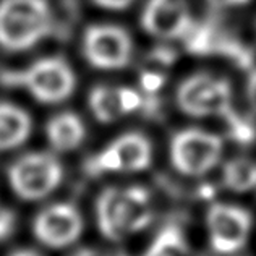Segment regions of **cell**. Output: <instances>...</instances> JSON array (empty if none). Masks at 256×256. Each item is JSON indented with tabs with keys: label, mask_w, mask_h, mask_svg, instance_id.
<instances>
[{
	"label": "cell",
	"mask_w": 256,
	"mask_h": 256,
	"mask_svg": "<svg viewBox=\"0 0 256 256\" xmlns=\"http://www.w3.org/2000/svg\"><path fill=\"white\" fill-rule=\"evenodd\" d=\"M100 232L109 240H122L151 222L152 208L150 192L141 186L107 188L96 203Z\"/></svg>",
	"instance_id": "1"
},
{
	"label": "cell",
	"mask_w": 256,
	"mask_h": 256,
	"mask_svg": "<svg viewBox=\"0 0 256 256\" xmlns=\"http://www.w3.org/2000/svg\"><path fill=\"white\" fill-rule=\"evenodd\" d=\"M54 13L47 0H0V47L8 52L32 49L49 36Z\"/></svg>",
	"instance_id": "2"
},
{
	"label": "cell",
	"mask_w": 256,
	"mask_h": 256,
	"mask_svg": "<svg viewBox=\"0 0 256 256\" xmlns=\"http://www.w3.org/2000/svg\"><path fill=\"white\" fill-rule=\"evenodd\" d=\"M64 178V167L50 152H28L8 167V182L18 198L39 201L56 192Z\"/></svg>",
	"instance_id": "3"
},
{
	"label": "cell",
	"mask_w": 256,
	"mask_h": 256,
	"mask_svg": "<svg viewBox=\"0 0 256 256\" xmlns=\"http://www.w3.org/2000/svg\"><path fill=\"white\" fill-rule=\"evenodd\" d=\"M41 104H58L68 99L76 86L75 72L62 57H44L28 68L10 75Z\"/></svg>",
	"instance_id": "4"
},
{
	"label": "cell",
	"mask_w": 256,
	"mask_h": 256,
	"mask_svg": "<svg viewBox=\"0 0 256 256\" xmlns=\"http://www.w3.org/2000/svg\"><path fill=\"white\" fill-rule=\"evenodd\" d=\"M177 106L190 117L227 116L232 106V90L227 80L196 73L180 83Z\"/></svg>",
	"instance_id": "5"
},
{
	"label": "cell",
	"mask_w": 256,
	"mask_h": 256,
	"mask_svg": "<svg viewBox=\"0 0 256 256\" xmlns=\"http://www.w3.org/2000/svg\"><path fill=\"white\" fill-rule=\"evenodd\" d=\"M224 143L218 134L186 128L170 141V162L180 174L200 177L208 174L220 160Z\"/></svg>",
	"instance_id": "6"
},
{
	"label": "cell",
	"mask_w": 256,
	"mask_h": 256,
	"mask_svg": "<svg viewBox=\"0 0 256 256\" xmlns=\"http://www.w3.org/2000/svg\"><path fill=\"white\" fill-rule=\"evenodd\" d=\"M83 57L92 68L122 70L132 62L133 39L117 24H91L83 32Z\"/></svg>",
	"instance_id": "7"
},
{
	"label": "cell",
	"mask_w": 256,
	"mask_h": 256,
	"mask_svg": "<svg viewBox=\"0 0 256 256\" xmlns=\"http://www.w3.org/2000/svg\"><path fill=\"white\" fill-rule=\"evenodd\" d=\"M206 226L214 250L220 254H232L246 245L253 219L244 208L218 203L208 210Z\"/></svg>",
	"instance_id": "8"
},
{
	"label": "cell",
	"mask_w": 256,
	"mask_h": 256,
	"mask_svg": "<svg viewBox=\"0 0 256 256\" xmlns=\"http://www.w3.org/2000/svg\"><path fill=\"white\" fill-rule=\"evenodd\" d=\"M152 148L150 140L141 133H125L107 144L92 159L91 169L100 172H141L150 167Z\"/></svg>",
	"instance_id": "9"
},
{
	"label": "cell",
	"mask_w": 256,
	"mask_h": 256,
	"mask_svg": "<svg viewBox=\"0 0 256 256\" xmlns=\"http://www.w3.org/2000/svg\"><path fill=\"white\" fill-rule=\"evenodd\" d=\"M83 216L70 203H56L36 216L32 232L42 245L58 250L73 245L83 234Z\"/></svg>",
	"instance_id": "10"
},
{
	"label": "cell",
	"mask_w": 256,
	"mask_h": 256,
	"mask_svg": "<svg viewBox=\"0 0 256 256\" xmlns=\"http://www.w3.org/2000/svg\"><path fill=\"white\" fill-rule=\"evenodd\" d=\"M143 30L158 39H177L192 26L186 0H148L141 13Z\"/></svg>",
	"instance_id": "11"
},
{
	"label": "cell",
	"mask_w": 256,
	"mask_h": 256,
	"mask_svg": "<svg viewBox=\"0 0 256 256\" xmlns=\"http://www.w3.org/2000/svg\"><path fill=\"white\" fill-rule=\"evenodd\" d=\"M88 104L94 118L102 124H112L136 110L141 104V98L130 88L96 86L90 92Z\"/></svg>",
	"instance_id": "12"
},
{
	"label": "cell",
	"mask_w": 256,
	"mask_h": 256,
	"mask_svg": "<svg viewBox=\"0 0 256 256\" xmlns=\"http://www.w3.org/2000/svg\"><path fill=\"white\" fill-rule=\"evenodd\" d=\"M46 134L49 144L57 152H68L82 146L86 128L76 114L60 112L47 122Z\"/></svg>",
	"instance_id": "13"
},
{
	"label": "cell",
	"mask_w": 256,
	"mask_h": 256,
	"mask_svg": "<svg viewBox=\"0 0 256 256\" xmlns=\"http://www.w3.org/2000/svg\"><path fill=\"white\" fill-rule=\"evenodd\" d=\"M30 114L12 102L0 100V151L20 148L31 134Z\"/></svg>",
	"instance_id": "14"
},
{
	"label": "cell",
	"mask_w": 256,
	"mask_h": 256,
	"mask_svg": "<svg viewBox=\"0 0 256 256\" xmlns=\"http://www.w3.org/2000/svg\"><path fill=\"white\" fill-rule=\"evenodd\" d=\"M224 184L232 192H250L256 188V162L248 158H235L224 167Z\"/></svg>",
	"instance_id": "15"
},
{
	"label": "cell",
	"mask_w": 256,
	"mask_h": 256,
	"mask_svg": "<svg viewBox=\"0 0 256 256\" xmlns=\"http://www.w3.org/2000/svg\"><path fill=\"white\" fill-rule=\"evenodd\" d=\"M182 248V244L178 240V235L174 232H166L164 235H160L159 240L154 244L151 248V252L148 253V256H175L177 250Z\"/></svg>",
	"instance_id": "16"
},
{
	"label": "cell",
	"mask_w": 256,
	"mask_h": 256,
	"mask_svg": "<svg viewBox=\"0 0 256 256\" xmlns=\"http://www.w3.org/2000/svg\"><path fill=\"white\" fill-rule=\"evenodd\" d=\"M92 2L106 10H125L134 0H92Z\"/></svg>",
	"instance_id": "17"
},
{
	"label": "cell",
	"mask_w": 256,
	"mask_h": 256,
	"mask_svg": "<svg viewBox=\"0 0 256 256\" xmlns=\"http://www.w3.org/2000/svg\"><path fill=\"white\" fill-rule=\"evenodd\" d=\"M13 226V218L8 212H0V238L6 237L12 230Z\"/></svg>",
	"instance_id": "18"
},
{
	"label": "cell",
	"mask_w": 256,
	"mask_h": 256,
	"mask_svg": "<svg viewBox=\"0 0 256 256\" xmlns=\"http://www.w3.org/2000/svg\"><path fill=\"white\" fill-rule=\"evenodd\" d=\"M210 4L220 6V8H234V6H244L250 4L252 0H208Z\"/></svg>",
	"instance_id": "19"
},
{
	"label": "cell",
	"mask_w": 256,
	"mask_h": 256,
	"mask_svg": "<svg viewBox=\"0 0 256 256\" xmlns=\"http://www.w3.org/2000/svg\"><path fill=\"white\" fill-rule=\"evenodd\" d=\"M248 99H250L252 106L256 109V72H253L250 75V80H248Z\"/></svg>",
	"instance_id": "20"
},
{
	"label": "cell",
	"mask_w": 256,
	"mask_h": 256,
	"mask_svg": "<svg viewBox=\"0 0 256 256\" xmlns=\"http://www.w3.org/2000/svg\"><path fill=\"white\" fill-rule=\"evenodd\" d=\"M72 256H104V254L96 252V250H91V248H86V250H80Z\"/></svg>",
	"instance_id": "21"
},
{
	"label": "cell",
	"mask_w": 256,
	"mask_h": 256,
	"mask_svg": "<svg viewBox=\"0 0 256 256\" xmlns=\"http://www.w3.org/2000/svg\"><path fill=\"white\" fill-rule=\"evenodd\" d=\"M10 256H41V254L32 252V250H18L15 253H12Z\"/></svg>",
	"instance_id": "22"
}]
</instances>
